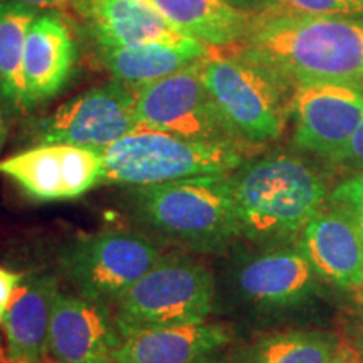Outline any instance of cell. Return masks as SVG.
<instances>
[{
    "label": "cell",
    "instance_id": "obj_1",
    "mask_svg": "<svg viewBox=\"0 0 363 363\" xmlns=\"http://www.w3.org/2000/svg\"><path fill=\"white\" fill-rule=\"evenodd\" d=\"M238 51L294 89L313 83H363V19L254 12Z\"/></svg>",
    "mask_w": 363,
    "mask_h": 363
},
{
    "label": "cell",
    "instance_id": "obj_2",
    "mask_svg": "<svg viewBox=\"0 0 363 363\" xmlns=\"http://www.w3.org/2000/svg\"><path fill=\"white\" fill-rule=\"evenodd\" d=\"M230 180L240 235L254 240L298 238L328 201L323 177L288 153L246 163Z\"/></svg>",
    "mask_w": 363,
    "mask_h": 363
},
{
    "label": "cell",
    "instance_id": "obj_3",
    "mask_svg": "<svg viewBox=\"0 0 363 363\" xmlns=\"http://www.w3.org/2000/svg\"><path fill=\"white\" fill-rule=\"evenodd\" d=\"M130 203L140 224L185 251L216 252L240 235L229 175L133 187Z\"/></svg>",
    "mask_w": 363,
    "mask_h": 363
},
{
    "label": "cell",
    "instance_id": "obj_4",
    "mask_svg": "<svg viewBox=\"0 0 363 363\" xmlns=\"http://www.w3.org/2000/svg\"><path fill=\"white\" fill-rule=\"evenodd\" d=\"M199 72L227 133L238 143H269L293 111L294 88L238 48L211 49Z\"/></svg>",
    "mask_w": 363,
    "mask_h": 363
},
{
    "label": "cell",
    "instance_id": "obj_5",
    "mask_svg": "<svg viewBox=\"0 0 363 363\" xmlns=\"http://www.w3.org/2000/svg\"><path fill=\"white\" fill-rule=\"evenodd\" d=\"M239 143L208 142L138 126L103 152V182L131 187L190 177L229 175L242 167Z\"/></svg>",
    "mask_w": 363,
    "mask_h": 363
},
{
    "label": "cell",
    "instance_id": "obj_6",
    "mask_svg": "<svg viewBox=\"0 0 363 363\" xmlns=\"http://www.w3.org/2000/svg\"><path fill=\"white\" fill-rule=\"evenodd\" d=\"M216 305V283L202 262L185 256L163 259L113 306L121 337L142 331L206 323Z\"/></svg>",
    "mask_w": 363,
    "mask_h": 363
},
{
    "label": "cell",
    "instance_id": "obj_7",
    "mask_svg": "<svg viewBox=\"0 0 363 363\" xmlns=\"http://www.w3.org/2000/svg\"><path fill=\"white\" fill-rule=\"evenodd\" d=\"M163 256L147 235L103 230L69 240L59 252V264L81 298L113 310Z\"/></svg>",
    "mask_w": 363,
    "mask_h": 363
},
{
    "label": "cell",
    "instance_id": "obj_8",
    "mask_svg": "<svg viewBox=\"0 0 363 363\" xmlns=\"http://www.w3.org/2000/svg\"><path fill=\"white\" fill-rule=\"evenodd\" d=\"M138 126L135 88L113 79L84 91L43 118L35 140L39 145L65 143L104 152Z\"/></svg>",
    "mask_w": 363,
    "mask_h": 363
},
{
    "label": "cell",
    "instance_id": "obj_9",
    "mask_svg": "<svg viewBox=\"0 0 363 363\" xmlns=\"http://www.w3.org/2000/svg\"><path fill=\"white\" fill-rule=\"evenodd\" d=\"M135 111L140 126L194 140L234 142L203 84L199 62L136 88Z\"/></svg>",
    "mask_w": 363,
    "mask_h": 363
},
{
    "label": "cell",
    "instance_id": "obj_10",
    "mask_svg": "<svg viewBox=\"0 0 363 363\" xmlns=\"http://www.w3.org/2000/svg\"><path fill=\"white\" fill-rule=\"evenodd\" d=\"M0 174L39 202L76 199L103 182V152L48 143L0 160Z\"/></svg>",
    "mask_w": 363,
    "mask_h": 363
},
{
    "label": "cell",
    "instance_id": "obj_11",
    "mask_svg": "<svg viewBox=\"0 0 363 363\" xmlns=\"http://www.w3.org/2000/svg\"><path fill=\"white\" fill-rule=\"evenodd\" d=\"M294 145L303 152L337 162L363 118L358 84L313 83L294 89Z\"/></svg>",
    "mask_w": 363,
    "mask_h": 363
},
{
    "label": "cell",
    "instance_id": "obj_12",
    "mask_svg": "<svg viewBox=\"0 0 363 363\" xmlns=\"http://www.w3.org/2000/svg\"><path fill=\"white\" fill-rule=\"evenodd\" d=\"M318 272L298 246L271 247L235 266L233 284L240 301L261 311L291 310L315 293Z\"/></svg>",
    "mask_w": 363,
    "mask_h": 363
},
{
    "label": "cell",
    "instance_id": "obj_13",
    "mask_svg": "<svg viewBox=\"0 0 363 363\" xmlns=\"http://www.w3.org/2000/svg\"><path fill=\"white\" fill-rule=\"evenodd\" d=\"M121 342L111 308L57 291L49 326L52 363H115Z\"/></svg>",
    "mask_w": 363,
    "mask_h": 363
},
{
    "label": "cell",
    "instance_id": "obj_14",
    "mask_svg": "<svg viewBox=\"0 0 363 363\" xmlns=\"http://www.w3.org/2000/svg\"><path fill=\"white\" fill-rule=\"evenodd\" d=\"M296 246L320 278L348 291L363 289V235L343 211L328 203L308 222Z\"/></svg>",
    "mask_w": 363,
    "mask_h": 363
},
{
    "label": "cell",
    "instance_id": "obj_15",
    "mask_svg": "<svg viewBox=\"0 0 363 363\" xmlns=\"http://www.w3.org/2000/svg\"><path fill=\"white\" fill-rule=\"evenodd\" d=\"M99 49L131 44L194 45L202 40L180 30L150 0H76Z\"/></svg>",
    "mask_w": 363,
    "mask_h": 363
},
{
    "label": "cell",
    "instance_id": "obj_16",
    "mask_svg": "<svg viewBox=\"0 0 363 363\" xmlns=\"http://www.w3.org/2000/svg\"><path fill=\"white\" fill-rule=\"evenodd\" d=\"M76 59L78 45L69 22L54 11L39 13L27 33L22 65L27 110L65 88Z\"/></svg>",
    "mask_w": 363,
    "mask_h": 363
},
{
    "label": "cell",
    "instance_id": "obj_17",
    "mask_svg": "<svg viewBox=\"0 0 363 363\" xmlns=\"http://www.w3.org/2000/svg\"><path fill=\"white\" fill-rule=\"evenodd\" d=\"M56 279L48 274L30 276L21 283L4 315L7 363H45L49 358V326Z\"/></svg>",
    "mask_w": 363,
    "mask_h": 363
},
{
    "label": "cell",
    "instance_id": "obj_18",
    "mask_svg": "<svg viewBox=\"0 0 363 363\" xmlns=\"http://www.w3.org/2000/svg\"><path fill=\"white\" fill-rule=\"evenodd\" d=\"M229 340L224 326L207 321L142 331L123 338L115 363H212Z\"/></svg>",
    "mask_w": 363,
    "mask_h": 363
},
{
    "label": "cell",
    "instance_id": "obj_19",
    "mask_svg": "<svg viewBox=\"0 0 363 363\" xmlns=\"http://www.w3.org/2000/svg\"><path fill=\"white\" fill-rule=\"evenodd\" d=\"M180 30L211 49L235 48L246 39L254 12L227 0H150Z\"/></svg>",
    "mask_w": 363,
    "mask_h": 363
},
{
    "label": "cell",
    "instance_id": "obj_20",
    "mask_svg": "<svg viewBox=\"0 0 363 363\" xmlns=\"http://www.w3.org/2000/svg\"><path fill=\"white\" fill-rule=\"evenodd\" d=\"M99 52L113 79L136 89L197 65L211 52V48L203 43L194 45L131 44L103 48Z\"/></svg>",
    "mask_w": 363,
    "mask_h": 363
},
{
    "label": "cell",
    "instance_id": "obj_21",
    "mask_svg": "<svg viewBox=\"0 0 363 363\" xmlns=\"http://www.w3.org/2000/svg\"><path fill=\"white\" fill-rule=\"evenodd\" d=\"M39 11L19 0H0V99L12 110H27L22 65L29 27Z\"/></svg>",
    "mask_w": 363,
    "mask_h": 363
},
{
    "label": "cell",
    "instance_id": "obj_22",
    "mask_svg": "<svg viewBox=\"0 0 363 363\" xmlns=\"http://www.w3.org/2000/svg\"><path fill=\"white\" fill-rule=\"evenodd\" d=\"M340 347L330 333L288 330L266 335L235 355V363H330Z\"/></svg>",
    "mask_w": 363,
    "mask_h": 363
},
{
    "label": "cell",
    "instance_id": "obj_23",
    "mask_svg": "<svg viewBox=\"0 0 363 363\" xmlns=\"http://www.w3.org/2000/svg\"><path fill=\"white\" fill-rule=\"evenodd\" d=\"M257 13L333 16L363 19V0H262Z\"/></svg>",
    "mask_w": 363,
    "mask_h": 363
},
{
    "label": "cell",
    "instance_id": "obj_24",
    "mask_svg": "<svg viewBox=\"0 0 363 363\" xmlns=\"http://www.w3.org/2000/svg\"><path fill=\"white\" fill-rule=\"evenodd\" d=\"M328 203L350 217L363 235V174L342 182L331 192Z\"/></svg>",
    "mask_w": 363,
    "mask_h": 363
},
{
    "label": "cell",
    "instance_id": "obj_25",
    "mask_svg": "<svg viewBox=\"0 0 363 363\" xmlns=\"http://www.w3.org/2000/svg\"><path fill=\"white\" fill-rule=\"evenodd\" d=\"M335 163L363 172V118Z\"/></svg>",
    "mask_w": 363,
    "mask_h": 363
},
{
    "label": "cell",
    "instance_id": "obj_26",
    "mask_svg": "<svg viewBox=\"0 0 363 363\" xmlns=\"http://www.w3.org/2000/svg\"><path fill=\"white\" fill-rule=\"evenodd\" d=\"M24 276L21 272L11 271L7 267L0 266V310L6 311L7 306L11 305L13 294L19 288Z\"/></svg>",
    "mask_w": 363,
    "mask_h": 363
},
{
    "label": "cell",
    "instance_id": "obj_27",
    "mask_svg": "<svg viewBox=\"0 0 363 363\" xmlns=\"http://www.w3.org/2000/svg\"><path fill=\"white\" fill-rule=\"evenodd\" d=\"M330 363H362V355L352 345L340 343L338 350Z\"/></svg>",
    "mask_w": 363,
    "mask_h": 363
},
{
    "label": "cell",
    "instance_id": "obj_28",
    "mask_svg": "<svg viewBox=\"0 0 363 363\" xmlns=\"http://www.w3.org/2000/svg\"><path fill=\"white\" fill-rule=\"evenodd\" d=\"M27 6H33L38 11H61V9L69 7L71 4H76V0H19Z\"/></svg>",
    "mask_w": 363,
    "mask_h": 363
},
{
    "label": "cell",
    "instance_id": "obj_29",
    "mask_svg": "<svg viewBox=\"0 0 363 363\" xmlns=\"http://www.w3.org/2000/svg\"><path fill=\"white\" fill-rule=\"evenodd\" d=\"M6 135H7V121H6V115H4L2 103H0V148H2Z\"/></svg>",
    "mask_w": 363,
    "mask_h": 363
},
{
    "label": "cell",
    "instance_id": "obj_30",
    "mask_svg": "<svg viewBox=\"0 0 363 363\" xmlns=\"http://www.w3.org/2000/svg\"><path fill=\"white\" fill-rule=\"evenodd\" d=\"M227 2H230V4H233V6H235L238 9H242V11L251 12L247 9V6L252 2V0H227Z\"/></svg>",
    "mask_w": 363,
    "mask_h": 363
},
{
    "label": "cell",
    "instance_id": "obj_31",
    "mask_svg": "<svg viewBox=\"0 0 363 363\" xmlns=\"http://www.w3.org/2000/svg\"><path fill=\"white\" fill-rule=\"evenodd\" d=\"M4 315H6V311L0 310V323H2V321H4Z\"/></svg>",
    "mask_w": 363,
    "mask_h": 363
},
{
    "label": "cell",
    "instance_id": "obj_32",
    "mask_svg": "<svg viewBox=\"0 0 363 363\" xmlns=\"http://www.w3.org/2000/svg\"><path fill=\"white\" fill-rule=\"evenodd\" d=\"M45 363H48V362H45Z\"/></svg>",
    "mask_w": 363,
    "mask_h": 363
}]
</instances>
